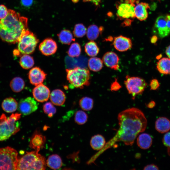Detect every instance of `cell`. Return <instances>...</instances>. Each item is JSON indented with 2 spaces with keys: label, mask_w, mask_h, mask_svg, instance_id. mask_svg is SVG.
<instances>
[{
  "label": "cell",
  "mask_w": 170,
  "mask_h": 170,
  "mask_svg": "<svg viewBox=\"0 0 170 170\" xmlns=\"http://www.w3.org/2000/svg\"><path fill=\"white\" fill-rule=\"evenodd\" d=\"M117 118L119 127L115 135L93 156L95 159L116 142L121 141L126 145L132 146L138 135L146 128L147 120L144 114L136 108L122 111L118 114Z\"/></svg>",
  "instance_id": "6da1fadb"
},
{
  "label": "cell",
  "mask_w": 170,
  "mask_h": 170,
  "mask_svg": "<svg viewBox=\"0 0 170 170\" xmlns=\"http://www.w3.org/2000/svg\"><path fill=\"white\" fill-rule=\"evenodd\" d=\"M28 30L27 18L14 10L8 9L7 16L0 20V38L3 41L13 44L18 42Z\"/></svg>",
  "instance_id": "7a4b0ae2"
},
{
  "label": "cell",
  "mask_w": 170,
  "mask_h": 170,
  "mask_svg": "<svg viewBox=\"0 0 170 170\" xmlns=\"http://www.w3.org/2000/svg\"><path fill=\"white\" fill-rule=\"evenodd\" d=\"M46 167L45 157L35 150L27 152L19 159L17 170H44Z\"/></svg>",
  "instance_id": "3957f363"
},
{
  "label": "cell",
  "mask_w": 170,
  "mask_h": 170,
  "mask_svg": "<svg viewBox=\"0 0 170 170\" xmlns=\"http://www.w3.org/2000/svg\"><path fill=\"white\" fill-rule=\"evenodd\" d=\"M21 113L12 114L7 117L3 114L0 117V141L8 139L12 135L20 130V123L18 120L20 119Z\"/></svg>",
  "instance_id": "277c9868"
},
{
  "label": "cell",
  "mask_w": 170,
  "mask_h": 170,
  "mask_svg": "<svg viewBox=\"0 0 170 170\" xmlns=\"http://www.w3.org/2000/svg\"><path fill=\"white\" fill-rule=\"evenodd\" d=\"M66 71L71 88L81 89L89 85L90 73L88 69L77 67Z\"/></svg>",
  "instance_id": "5b68a950"
},
{
  "label": "cell",
  "mask_w": 170,
  "mask_h": 170,
  "mask_svg": "<svg viewBox=\"0 0 170 170\" xmlns=\"http://www.w3.org/2000/svg\"><path fill=\"white\" fill-rule=\"evenodd\" d=\"M14 149L6 147L0 148V170H17L19 158Z\"/></svg>",
  "instance_id": "8992f818"
},
{
  "label": "cell",
  "mask_w": 170,
  "mask_h": 170,
  "mask_svg": "<svg viewBox=\"0 0 170 170\" xmlns=\"http://www.w3.org/2000/svg\"><path fill=\"white\" fill-rule=\"evenodd\" d=\"M38 42L39 40L36 36L28 30L23 34L18 42L17 50L22 54H31Z\"/></svg>",
  "instance_id": "52a82bcc"
},
{
  "label": "cell",
  "mask_w": 170,
  "mask_h": 170,
  "mask_svg": "<svg viewBox=\"0 0 170 170\" xmlns=\"http://www.w3.org/2000/svg\"><path fill=\"white\" fill-rule=\"evenodd\" d=\"M124 84L128 93L131 95L133 100L136 96L143 93L147 85L144 79L129 75L126 76Z\"/></svg>",
  "instance_id": "ba28073f"
},
{
  "label": "cell",
  "mask_w": 170,
  "mask_h": 170,
  "mask_svg": "<svg viewBox=\"0 0 170 170\" xmlns=\"http://www.w3.org/2000/svg\"><path fill=\"white\" fill-rule=\"evenodd\" d=\"M138 2L136 0H132L125 1L124 3L118 2L116 4L117 17L121 20L134 18L135 3Z\"/></svg>",
  "instance_id": "9c48e42d"
},
{
  "label": "cell",
  "mask_w": 170,
  "mask_h": 170,
  "mask_svg": "<svg viewBox=\"0 0 170 170\" xmlns=\"http://www.w3.org/2000/svg\"><path fill=\"white\" fill-rule=\"evenodd\" d=\"M38 105L34 99L30 97L21 99L18 104V110L21 114L28 115L36 111Z\"/></svg>",
  "instance_id": "30bf717a"
},
{
  "label": "cell",
  "mask_w": 170,
  "mask_h": 170,
  "mask_svg": "<svg viewBox=\"0 0 170 170\" xmlns=\"http://www.w3.org/2000/svg\"><path fill=\"white\" fill-rule=\"evenodd\" d=\"M32 94L34 99L37 101L43 102L49 98L50 91L49 88L42 83L39 84L33 89Z\"/></svg>",
  "instance_id": "8fae6325"
},
{
  "label": "cell",
  "mask_w": 170,
  "mask_h": 170,
  "mask_svg": "<svg viewBox=\"0 0 170 170\" xmlns=\"http://www.w3.org/2000/svg\"><path fill=\"white\" fill-rule=\"evenodd\" d=\"M47 74L38 67L32 68L28 73L30 82L35 86L42 83L46 77Z\"/></svg>",
  "instance_id": "7c38bea8"
},
{
  "label": "cell",
  "mask_w": 170,
  "mask_h": 170,
  "mask_svg": "<svg viewBox=\"0 0 170 170\" xmlns=\"http://www.w3.org/2000/svg\"><path fill=\"white\" fill-rule=\"evenodd\" d=\"M39 50L45 56H49L55 54L57 49L56 42L50 38L44 39L39 44Z\"/></svg>",
  "instance_id": "4fadbf2b"
},
{
  "label": "cell",
  "mask_w": 170,
  "mask_h": 170,
  "mask_svg": "<svg viewBox=\"0 0 170 170\" xmlns=\"http://www.w3.org/2000/svg\"><path fill=\"white\" fill-rule=\"evenodd\" d=\"M102 59L106 66L115 70L119 69V58L115 53L112 51L107 52L103 55Z\"/></svg>",
  "instance_id": "5bb4252c"
},
{
  "label": "cell",
  "mask_w": 170,
  "mask_h": 170,
  "mask_svg": "<svg viewBox=\"0 0 170 170\" xmlns=\"http://www.w3.org/2000/svg\"><path fill=\"white\" fill-rule=\"evenodd\" d=\"M115 48L120 52H124L132 47V42L130 38L120 35L114 37L113 43Z\"/></svg>",
  "instance_id": "9a60e30c"
},
{
  "label": "cell",
  "mask_w": 170,
  "mask_h": 170,
  "mask_svg": "<svg viewBox=\"0 0 170 170\" xmlns=\"http://www.w3.org/2000/svg\"><path fill=\"white\" fill-rule=\"evenodd\" d=\"M154 27L156 32L161 37H166L170 34L167 28L166 16L161 15L158 17L156 21Z\"/></svg>",
  "instance_id": "2e32d148"
},
{
  "label": "cell",
  "mask_w": 170,
  "mask_h": 170,
  "mask_svg": "<svg viewBox=\"0 0 170 170\" xmlns=\"http://www.w3.org/2000/svg\"><path fill=\"white\" fill-rule=\"evenodd\" d=\"M45 141V136L38 132H36L30 140V147L39 152L44 147Z\"/></svg>",
  "instance_id": "e0dca14e"
},
{
  "label": "cell",
  "mask_w": 170,
  "mask_h": 170,
  "mask_svg": "<svg viewBox=\"0 0 170 170\" xmlns=\"http://www.w3.org/2000/svg\"><path fill=\"white\" fill-rule=\"evenodd\" d=\"M134 7L135 17L141 21L144 20L148 16L147 9L149 8L148 3H138Z\"/></svg>",
  "instance_id": "ac0fdd59"
},
{
  "label": "cell",
  "mask_w": 170,
  "mask_h": 170,
  "mask_svg": "<svg viewBox=\"0 0 170 170\" xmlns=\"http://www.w3.org/2000/svg\"><path fill=\"white\" fill-rule=\"evenodd\" d=\"M52 103L57 106L63 105L65 101L66 97L64 92L60 89L53 90L50 95Z\"/></svg>",
  "instance_id": "d6986e66"
},
{
  "label": "cell",
  "mask_w": 170,
  "mask_h": 170,
  "mask_svg": "<svg viewBox=\"0 0 170 170\" xmlns=\"http://www.w3.org/2000/svg\"><path fill=\"white\" fill-rule=\"evenodd\" d=\"M155 127L156 130L160 133H167L170 129V121L165 117H159L156 121Z\"/></svg>",
  "instance_id": "ffe728a7"
},
{
  "label": "cell",
  "mask_w": 170,
  "mask_h": 170,
  "mask_svg": "<svg viewBox=\"0 0 170 170\" xmlns=\"http://www.w3.org/2000/svg\"><path fill=\"white\" fill-rule=\"evenodd\" d=\"M138 146L140 148L146 150L151 145L152 140L151 136L147 133H142L138 136L137 139Z\"/></svg>",
  "instance_id": "44dd1931"
},
{
  "label": "cell",
  "mask_w": 170,
  "mask_h": 170,
  "mask_svg": "<svg viewBox=\"0 0 170 170\" xmlns=\"http://www.w3.org/2000/svg\"><path fill=\"white\" fill-rule=\"evenodd\" d=\"M18 104L16 100L12 98L9 97L5 99L2 104L3 109L7 113H11L15 111L17 108Z\"/></svg>",
  "instance_id": "7402d4cb"
},
{
  "label": "cell",
  "mask_w": 170,
  "mask_h": 170,
  "mask_svg": "<svg viewBox=\"0 0 170 170\" xmlns=\"http://www.w3.org/2000/svg\"><path fill=\"white\" fill-rule=\"evenodd\" d=\"M106 144L104 137L100 134L93 136L90 141V145L92 148L95 150H100L104 147Z\"/></svg>",
  "instance_id": "603a6c76"
},
{
  "label": "cell",
  "mask_w": 170,
  "mask_h": 170,
  "mask_svg": "<svg viewBox=\"0 0 170 170\" xmlns=\"http://www.w3.org/2000/svg\"><path fill=\"white\" fill-rule=\"evenodd\" d=\"M46 165L53 169H58L61 167L62 162L60 157L58 155L49 156L46 161Z\"/></svg>",
  "instance_id": "cb8c5ba5"
},
{
  "label": "cell",
  "mask_w": 170,
  "mask_h": 170,
  "mask_svg": "<svg viewBox=\"0 0 170 170\" xmlns=\"http://www.w3.org/2000/svg\"><path fill=\"white\" fill-rule=\"evenodd\" d=\"M156 68L158 71L163 74H170V59L163 58L157 63Z\"/></svg>",
  "instance_id": "d4e9b609"
},
{
  "label": "cell",
  "mask_w": 170,
  "mask_h": 170,
  "mask_svg": "<svg viewBox=\"0 0 170 170\" xmlns=\"http://www.w3.org/2000/svg\"><path fill=\"white\" fill-rule=\"evenodd\" d=\"M103 30L102 27H98L94 25H92L89 26L87 30L86 34L88 38L91 41L96 39L101 33Z\"/></svg>",
  "instance_id": "484cf974"
},
{
  "label": "cell",
  "mask_w": 170,
  "mask_h": 170,
  "mask_svg": "<svg viewBox=\"0 0 170 170\" xmlns=\"http://www.w3.org/2000/svg\"><path fill=\"white\" fill-rule=\"evenodd\" d=\"M25 83L24 80L20 77L14 78L11 81L10 86L12 90L14 92H21L24 88Z\"/></svg>",
  "instance_id": "4316f807"
},
{
  "label": "cell",
  "mask_w": 170,
  "mask_h": 170,
  "mask_svg": "<svg viewBox=\"0 0 170 170\" xmlns=\"http://www.w3.org/2000/svg\"><path fill=\"white\" fill-rule=\"evenodd\" d=\"M88 65L91 70L97 72L102 69L103 67V62L99 58L93 57L89 59Z\"/></svg>",
  "instance_id": "83f0119b"
},
{
  "label": "cell",
  "mask_w": 170,
  "mask_h": 170,
  "mask_svg": "<svg viewBox=\"0 0 170 170\" xmlns=\"http://www.w3.org/2000/svg\"><path fill=\"white\" fill-rule=\"evenodd\" d=\"M85 51L90 57H94L99 53V48L96 42L91 41L87 43L84 47Z\"/></svg>",
  "instance_id": "f1b7e54d"
},
{
  "label": "cell",
  "mask_w": 170,
  "mask_h": 170,
  "mask_svg": "<svg viewBox=\"0 0 170 170\" xmlns=\"http://www.w3.org/2000/svg\"><path fill=\"white\" fill-rule=\"evenodd\" d=\"M58 35L60 41L62 44H69L75 40L72 33L68 30H62Z\"/></svg>",
  "instance_id": "f546056e"
},
{
  "label": "cell",
  "mask_w": 170,
  "mask_h": 170,
  "mask_svg": "<svg viewBox=\"0 0 170 170\" xmlns=\"http://www.w3.org/2000/svg\"><path fill=\"white\" fill-rule=\"evenodd\" d=\"M19 63L23 69H28L33 66L34 61L32 56L28 54H23L20 58Z\"/></svg>",
  "instance_id": "4dcf8cb0"
},
{
  "label": "cell",
  "mask_w": 170,
  "mask_h": 170,
  "mask_svg": "<svg viewBox=\"0 0 170 170\" xmlns=\"http://www.w3.org/2000/svg\"><path fill=\"white\" fill-rule=\"evenodd\" d=\"M79 104L82 109L84 110L89 111L93 107V99L90 97H85L82 98L79 101Z\"/></svg>",
  "instance_id": "1f68e13d"
},
{
  "label": "cell",
  "mask_w": 170,
  "mask_h": 170,
  "mask_svg": "<svg viewBox=\"0 0 170 170\" xmlns=\"http://www.w3.org/2000/svg\"><path fill=\"white\" fill-rule=\"evenodd\" d=\"M81 51V49L80 44L78 43L74 42L71 45L67 53L70 57H77L80 55Z\"/></svg>",
  "instance_id": "d6a6232c"
},
{
  "label": "cell",
  "mask_w": 170,
  "mask_h": 170,
  "mask_svg": "<svg viewBox=\"0 0 170 170\" xmlns=\"http://www.w3.org/2000/svg\"><path fill=\"white\" fill-rule=\"evenodd\" d=\"M88 119L87 114L82 110H78L75 114V121L79 125H83L85 124L87 122Z\"/></svg>",
  "instance_id": "836d02e7"
},
{
  "label": "cell",
  "mask_w": 170,
  "mask_h": 170,
  "mask_svg": "<svg viewBox=\"0 0 170 170\" xmlns=\"http://www.w3.org/2000/svg\"><path fill=\"white\" fill-rule=\"evenodd\" d=\"M43 109L44 112L49 117H52L56 112V110L52 103L46 102L43 105Z\"/></svg>",
  "instance_id": "e575fe53"
},
{
  "label": "cell",
  "mask_w": 170,
  "mask_h": 170,
  "mask_svg": "<svg viewBox=\"0 0 170 170\" xmlns=\"http://www.w3.org/2000/svg\"><path fill=\"white\" fill-rule=\"evenodd\" d=\"M87 29L82 24H79L75 25L73 33L74 35L77 37H81L86 33Z\"/></svg>",
  "instance_id": "d590c367"
},
{
  "label": "cell",
  "mask_w": 170,
  "mask_h": 170,
  "mask_svg": "<svg viewBox=\"0 0 170 170\" xmlns=\"http://www.w3.org/2000/svg\"><path fill=\"white\" fill-rule=\"evenodd\" d=\"M34 0H20V4L21 6L25 8H28L31 6Z\"/></svg>",
  "instance_id": "8d00e7d4"
},
{
  "label": "cell",
  "mask_w": 170,
  "mask_h": 170,
  "mask_svg": "<svg viewBox=\"0 0 170 170\" xmlns=\"http://www.w3.org/2000/svg\"><path fill=\"white\" fill-rule=\"evenodd\" d=\"M8 10L6 7L3 4L0 5V20L4 18L7 15Z\"/></svg>",
  "instance_id": "74e56055"
},
{
  "label": "cell",
  "mask_w": 170,
  "mask_h": 170,
  "mask_svg": "<svg viewBox=\"0 0 170 170\" xmlns=\"http://www.w3.org/2000/svg\"><path fill=\"white\" fill-rule=\"evenodd\" d=\"M162 142L164 145L170 147V132H167L162 139Z\"/></svg>",
  "instance_id": "f35d334b"
},
{
  "label": "cell",
  "mask_w": 170,
  "mask_h": 170,
  "mask_svg": "<svg viewBox=\"0 0 170 170\" xmlns=\"http://www.w3.org/2000/svg\"><path fill=\"white\" fill-rule=\"evenodd\" d=\"M121 88V86L117 81L116 79L111 84L110 89L112 91H116L120 89Z\"/></svg>",
  "instance_id": "ab89813d"
},
{
  "label": "cell",
  "mask_w": 170,
  "mask_h": 170,
  "mask_svg": "<svg viewBox=\"0 0 170 170\" xmlns=\"http://www.w3.org/2000/svg\"><path fill=\"white\" fill-rule=\"evenodd\" d=\"M159 83L157 79H152L150 81V89L155 90L159 87Z\"/></svg>",
  "instance_id": "60d3db41"
},
{
  "label": "cell",
  "mask_w": 170,
  "mask_h": 170,
  "mask_svg": "<svg viewBox=\"0 0 170 170\" xmlns=\"http://www.w3.org/2000/svg\"><path fill=\"white\" fill-rule=\"evenodd\" d=\"M158 169V167L156 165L153 164L146 166L143 169L144 170H157Z\"/></svg>",
  "instance_id": "b9f144b4"
},
{
  "label": "cell",
  "mask_w": 170,
  "mask_h": 170,
  "mask_svg": "<svg viewBox=\"0 0 170 170\" xmlns=\"http://www.w3.org/2000/svg\"><path fill=\"white\" fill-rule=\"evenodd\" d=\"M167 20V26L168 32L170 33V14H167L166 15Z\"/></svg>",
  "instance_id": "7bdbcfd3"
},
{
  "label": "cell",
  "mask_w": 170,
  "mask_h": 170,
  "mask_svg": "<svg viewBox=\"0 0 170 170\" xmlns=\"http://www.w3.org/2000/svg\"><path fill=\"white\" fill-rule=\"evenodd\" d=\"M86 2H90L93 3L96 6H98L101 2V0H82Z\"/></svg>",
  "instance_id": "ee69618b"
},
{
  "label": "cell",
  "mask_w": 170,
  "mask_h": 170,
  "mask_svg": "<svg viewBox=\"0 0 170 170\" xmlns=\"http://www.w3.org/2000/svg\"><path fill=\"white\" fill-rule=\"evenodd\" d=\"M132 21V20L130 19H125L122 24L125 26H128L131 25Z\"/></svg>",
  "instance_id": "f6af8a7d"
},
{
  "label": "cell",
  "mask_w": 170,
  "mask_h": 170,
  "mask_svg": "<svg viewBox=\"0 0 170 170\" xmlns=\"http://www.w3.org/2000/svg\"><path fill=\"white\" fill-rule=\"evenodd\" d=\"M155 105V102L153 101H152L148 103L146 106L147 107L150 108H152L154 107Z\"/></svg>",
  "instance_id": "bcb514c9"
},
{
  "label": "cell",
  "mask_w": 170,
  "mask_h": 170,
  "mask_svg": "<svg viewBox=\"0 0 170 170\" xmlns=\"http://www.w3.org/2000/svg\"><path fill=\"white\" fill-rule=\"evenodd\" d=\"M166 53L167 56L170 59V45L166 49Z\"/></svg>",
  "instance_id": "7dc6e473"
},
{
  "label": "cell",
  "mask_w": 170,
  "mask_h": 170,
  "mask_svg": "<svg viewBox=\"0 0 170 170\" xmlns=\"http://www.w3.org/2000/svg\"><path fill=\"white\" fill-rule=\"evenodd\" d=\"M157 37L156 36H154L152 37L151 39V42L153 43H155L157 41Z\"/></svg>",
  "instance_id": "c3c4849f"
},
{
  "label": "cell",
  "mask_w": 170,
  "mask_h": 170,
  "mask_svg": "<svg viewBox=\"0 0 170 170\" xmlns=\"http://www.w3.org/2000/svg\"><path fill=\"white\" fill-rule=\"evenodd\" d=\"M167 152L169 155L170 156V147H168Z\"/></svg>",
  "instance_id": "681fc988"
},
{
  "label": "cell",
  "mask_w": 170,
  "mask_h": 170,
  "mask_svg": "<svg viewBox=\"0 0 170 170\" xmlns=\"http://www.w3.org/2000/svg\"><path fill=\"white\" fill-rule=\"evenodd\" d=\"M72 1L76 3L78 1V0H72Z\"/></svg>",
  "instance_id": "f907efd6"
},
{
  "label": "cell",
  "mask_w": 170,
  "mask_h": 170,
  "mask_svg": "<svg viewBox=\"0 0 170 170\" xmlns=\"http://www.w3.org/2000/svg\"><path fill=\"white\" fill-rule=\"evenodd\" d=\"M125 1H131L132 0H125Z\"/></svg>",
  "instance_id": "816d5d0a"
}]
</instances>
